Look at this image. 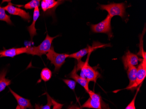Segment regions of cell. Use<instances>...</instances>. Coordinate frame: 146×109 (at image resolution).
<instances>
[{
  "instance_id": "obj_15",
  "label": "cell",
  "mask_w": 146,
  "mask_h": 109,
  "mask_svg": "<svg viewBox=\"0 0 146 109\" xmlns=\"http://www.w3.org/2000/svg\"><path fill=\"white\" fill-rule=\"evenodd\" d=\"M102 100H92L89 98L81 106L82 108H92L95 109H103Z\"/></svg>"
},
{
  "instance_id": "obj_12",
  "label": "cell",
  "mask_w": 146,
  "mask_h": 109,
  "mask_svg": "<svg viewBox=\"0 0 146 109\" xmlns=\"http://www.w3.org/2000/svg\"><path fill=\"white\" fill-rule=\"evenodd\" d=\"M77 66L75 65L74 69L72 70V72L70 74L69 76L71 78L74 79V81L76 83H78L79 84H80L81 86H82L84 89L85 91L88 92L89 91V82L85 79L83 78L80 76L77 73Z\"/></svg>"
},
{
  "instance_id": "obj_26",
  "label": "cell",
  "mask_w": 146,
  "mask_h": 109,
  "mask_svg": "<svg viewBox=\"0 0 146 109\" xmlns=\"http://www.w3.org/2000/svg\"><path fill=\"white\" fill-rule=\"evenodd\" d=\"M0 81H1V79H0Z\"/></svg>"
},
{
  "instance_id": "obj_6",
  "label": "cell",
  "mask_w": 146,
  "mask_h": 109,
  "mask_svg": "<svg viewBox=\"0 0 146 109\" xmlns=\"http://www.w3.org/2000/svg\"><path fill=\"white\" fill-rule=\"evenodd\" d=\"M146 77V59H143L141 63L137 68V74L136 80L133 85L126 90L134 91L141 85Z\"/></svg>"
},
{
  "instance_id": "obj_20",
  "label": "cell",
  "mask_w": 146,
  "mask_h": 109,
  "mask_svg": "<svg viewBox=\"0 0 146 109\" xmlns=\"http://www.w3.org/2000/svg\"><path fill=\"white\" fill-rule=\"evenodd\" d=\"M0 21H5L9 24H12L11 17L6 14L5 10L0 6Z\"/></svg>"
},
{
  "instance_id": "obj_2",
  "label": "cell",
  "mask_w": 146,
  "mask_h": 109,
  "mask_svg": "<svg viewBox=\"0 0 146 109\" xmlns=\"http://www.w3.org/2000/svg\"><path fill=\"white\" fill-rule=\"evenodd\" d=\"M59 36L50 37L48 33L46 34V38L43 42L38 46L28 47L27 54L32 55L41 56L43 55L47 54L50 50L52 41Z\"/></svg>"
},
{
  "instance_id": "obj_16",
  "label": "cell",
  "mask_w": 146,
  "mask_h": 109,
  "mask_svg": "<svg viewBox=\"0 0 146 109\" xmlns=\"http://www.w3.org/2000/svg\"><path fill=\"white\" fill-rule=\"evenodd\" d=\"M127 70L128 77L129 79V84L125 89L129 87L134 84L136 81L137 74V68H136V66H130Z\"/></svg>"
},
{
  "instance_id": "obj_1",
  "label": "cell",
  "mask_w": 146,
  "mask_h": 109,
  "mask_svg": "<svg viewBox=\"0 0 146 109\" xmlns=\"http://www.w3.org/2000/svg\"><path fill=\"white\" fill-rule=\"evenodd\" d=\"M91 53L88 54L87 59L85 62L82 60L78 61L77 66V71L81 70L80 76L83 78L87 79L88 82L91 81L96 82L98 79L101 77V74L96 68L90 66L88 63L89 57Z\"/></svg>"
},
{
  "instance_id": "obj_14",
  "label": "cell",
  "mask_w": 146,
  "mask_h": 109,
  "mask_svg": "<svg viewBox=\"0 0 146 109\" xmlns=\"http://www.w3.org/2000/svg\"><path fill=\"white\" fill-rule=\"evenodd\" d=\"M40 16V11H39L38 7H36L34 9L33 12V23L30 26L28 27V30L30 34L31 40L33 39L34 36L37 35L36 29L35 28V24L36 22Z\"/></svg>"
},
{
  "instance_id": "obj_9",
  "label": "cell",
  "mask_w": 146,
  "mask_h": 109,
  "mask_svg": "<svg viewBox=\"0 0 146 109\" xmlns=\"http://www.w3.org/2000/svg\"><path fill=\"white\" fill-rule=\"evenodd\" d=\"M3 8L6 11L11 15L20 16L23 19L27 20V21L28 20L29 21L31 19V16L29 15V13H28L20 8L13 6L11 2H9L7 5Z\"/></svg>"
},
{
  "instance_id": "obj_10",
  "label": "cell",
  "mask_w": 146,
  "mask_h": 109,
  "mask_svg": "<svg viewBox=\"0 0 146 109\" xmlns=\"http://www.w3.org/2000/svg\"><path fill=\"white\" fill-rule=\"evenodd\" d=\"M64 2L63 1L55 0H43L41 2V9L44 12L50 13L55 10L58 6Z\"/></svg>"
},
{
  "instance_id": "obj_25",
  "label": "cell",
  "mask_w": 146,
  "mask_h": 109,
  "mask_svg": "<svg viewBox=\"0 0 146 109\" xmlns=\"http://www.w3.org/2000/svg\"><path fill=\"white\" fill-rule=\"evenodd\" d=\"M15 109H20V108L19 106V105H17V107H16Z\"/></svg>"
},
{
  "instance_id": "obj_24",
  "label": "cell",
  "mask_w": 146,
  "mask_h": 109,
  "mask_svg": "<svg viewBox=\"0 0 146 109\" xmlns=\"http://www.w3.org/2000/svg\"><path fill=\"white\" fill-rule=\"evenodd\" d=\"M69 109H82L80 107H78V106H70V108Z\"/></svg>"
},
{
  "instance_id": "obj_22",
  "label": "cell",
  "mask_w": 146,
  "mask_h": 109,
  "mask_svg": "<svg viewBox=\"0 0 146 109\" xmlns=\"http://www.w3.org/2000/svg\"><path fill=\"white\" fill-rule=\"evenodd\" d=\"M64 83H65L70 88L72 91H74L75 87H76V82L74 80H70V79H63Z\"/></svg>"
},
{
  "instance_id": "obj_21",
  "label": "cell",
  "mask_w": 146,
  "mask_h": 109,
  "mask_svg": "<svg viewBox=\"0 0 146 109\" xmlns=\"http://www.w3.org/2000/svg\"><path fill=\"white\" fill-rule=\"evenodd\" d=\"M40 0H32L28 3L25 4L24 6V8L26 9H32L38 7L40 5Z\"/></svg>"
},
{
  "instance_id": "obj_18",
  "label": "cell",
  "mask_w": 146,
  "mask_h": 109,
  "mask_svg": "<svg viewBox=\"0 0 146 109\" xmlns=\"http://www.w3.org/2000/svg\"><path fill=\"white\" fill-rule=\"evenodd\" d=\"M47 95V103L45 106H39L38 105H36V109H51V107L53 106L56 104V102L55 101L54 99H52L49 94L46 93Z\"/></svg>"
},
{
  "instance_id": "obj_3",
  "label": "cell",
  "mask_w": 146,
  "mask_h": 109,
  "mask_svg": "<svg viewBox=\"0 0 146 109\" xmlns=\"http://www.w3.org/2000/svg\"><path fill=\"white\" fill-rule=\"evenodd\" d=\"M99 8L108 12V15L112 18L115 16H120L123 18L125 15V5L123 3H112L109 5H100Z\"/></svg>"
},
{
  "instance_id": "obj_4",
  "label": "cell",
  "mask_w": 146,
  "mask_h": 109,
  "mask_svg": "<svg viewBox=\"0 0 146 109\" xmlns=\"http://www.w3.org/2000/svg\"><path fill=\"white\" fill-rule=\"evenodd\" d=\"M46 55L47 59L50 61L51 63L54 65V72H57L64 63L66 59L68 58V54L56 53L54 50V47L52 46Z\"/></svg>"
},
{
  "instance_id": "obj_23",
  "label": "cell",
  "mask_w": 146,
  "mask_h": 109,
  "mask_svg": "<svg viewBox=\"0 0 146 109\" xmlns=\"http://www.w3.org/2000/svg\"><path fill=\"white\" fill-rule=\"evenodd\" d=\"M141 86V85L139 86V87L138 88L137 92H136V94H135V96H134V97H133L132 100L130 102V103L126 107L125 109H136V107H135V100H136V97H137L138 92L140 90Z\"/></svg>"
},
{
  "instance_id": "obj_11",
  "label": "cell",
  "mask_w": 146,
  "mask_h": 109,
  "mask_svg": "<svg viewBox=\"0 0 146 109\" xmlns=\"http://www.w3.org/2000/svg\"><path fill=\"white\" fill-rule=\"evenodd\" d=\"M27 47L13 48L9 50H4L0 51V58L3 57H14L16 55L23 53H26L27 52Z\"/></svg>"
},
{
  "instance_id": "obj_7",
  "label": "cell",
  "mask_w": 146,
  "mask_h": 109,
  "mask_svg": "<svg viewBox=\"0 0 146 109\" xmlns=\"http://www.w3.org/2000/svg\"><path fill=\"white\" fill-rule=\"evenodd\" d=\"M106 46H108V45H104L99 42H95L93 44L92 46H88V47L80 50L79 51L70 55L68 54V58H74L78 61L81 60V59L87 54L92 53L94 50H96L99 48L106 47Z\"/></svg>"
},
{
  "instance_id": "obj_17",
  "label": "cell",
  "mask_w": 146,
  "mask_h": 109,
  "mask_svg": "<svg viewBox=\"0 0 146 109\" xmlns=\"http://www.w3.org/2000/svg\"><path fill=\"white\" fill-rule=\"evenodd\" d=\"M7 73V70L4 69L0 73V92L5 90L7 86L11 84V81L10 79L5 78Z\"/></svg>"
},
{
  "instance_id": "obj_8",
  "label": "cell",
  "mask_w": 146,
  "mask_h": 109,
  "mask_svg": "<svg viewBox=\"0 0 146 109\" xmlns=\"http://www.w3.org/2000/svg\"><path fill=\"white\" fill-rule=\"evenodd\" d=\"M125 69H127L131 66H135L138 64L139 62H141L143 59L140 58L137 55L128 51L122 57Z\"/></svg>"
},
{
  "instance_id": "obj_19",
  "label": "cell",
  "mask_w": 146,
  "mask_h": 109,
  "mask_svg": "<svg viewBox=\"0 0 146 109\" xmlns=\"http://www.w3.org/2000/svg\"><path fill=\"white\" fill-rule=\"evenodd\" d=\"M52 76V73L48 68H44L41 72V78L44 82H47L50 80Z\"/></svg>"
},
{
  "instance_id": "obj_5",
  "label": "cell",
  "mask_w": 146,
  "mask_h": 109,
  "mask_svg": "<svg viewBox=\"0 0 146 109\" xmlns=\"http://www.w3.org/2000/svg\"><path fill=\"white\" fill-rule=\"evenodd\" d=\"M111 17L108 15L100 22L96 24H92L91 25L92 31L95 33L106 34L109 36V38H111L113 36L111 24Z\"/></svg>"
},
{
  "instance_id": "obj_13",
  "label": "cell",
  "mask_w": 146,
  "mask_h": 109,
  "mask_svg": "<svg viewBox=\"0 0 146 109\" xmlns=\"http://www.w3.org/2000/svg\"><path fill=\"white\" fill-rule=\"evenodd\" d=\"M9 89L11 92L12 93L13 96H14L15 98L17 100L18 105L19 106L20 109H26L27 108L29 109H33V106L30 103V100L22 97L17 94L16 92L13 91L10 88H9Z\"/></svg>"
}]
</instances>
